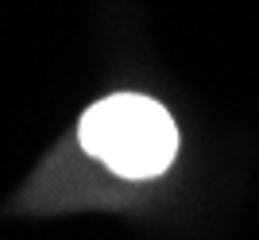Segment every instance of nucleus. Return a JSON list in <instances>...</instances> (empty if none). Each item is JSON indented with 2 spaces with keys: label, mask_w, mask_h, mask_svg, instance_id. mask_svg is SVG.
<instances>
[{
  "label": "nucleus",
  "mask_w": 259,
  "mask_h": 240,
  "mask_svg": "<svg viewBox=\"0 0 259 240\" xmlns=\"http://www.w3.org/2000/svg\"><path fill=\"white\" fill-rule=\"evenodd\" d=\"M81 143L108 171L124 178H155L178 151V128L170 112L140 93H116L97 101L81 116Z\"/></svg>",
  "instance_id": "obj_1"
}]
</instances>
